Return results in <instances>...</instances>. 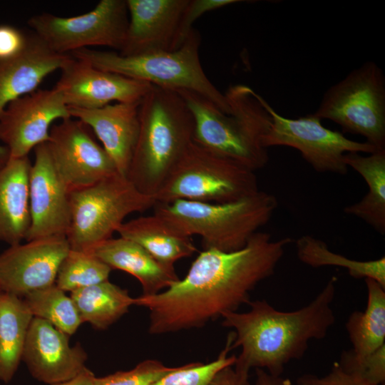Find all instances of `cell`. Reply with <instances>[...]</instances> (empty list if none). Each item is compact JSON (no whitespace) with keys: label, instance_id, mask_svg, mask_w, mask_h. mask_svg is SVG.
I'll list each match as a JSON object with an SVG mask.
<instances>
[{"label":"cell","instance_id":"cell-1","mask_svg":"<svg viewBox=\"0 0 385 385\" xmlns=\"http://www.w3.org/2000/svg\"><path fill=\"white\" fill-rule=\"evenodd\" d=\"M289 237L273 240L258 231L241 250H203L185 277L153 295L135 298L150 312L148 332L163 334L199 328L250 300V292L274 274Z\"/></svg>","mask_w":385,"mask_h":385},{"label":"cell","instance_id":"cell-2","mask_svg":"<svg viewBox=\"0 0 385 385\" xmlns=\"http://www.w3.org/2000/svg\"><path fill=\"white\" fill-rule=\"evenodd\" d=\"M337 282L332 277L309 304L294 311H280L257 299L247 304V312L222 315V325L233 330L232 348H241L234 366L282 376L287 364L303 357L310 341L324 339L334 324Z\"/></svg>","mask_w":385,"mask_h":385},{"label":"cell","instance_id":"cell-3","mask_svg":"<svg viewBox=\"0 0 385 385\" xmlns=\"http://www.w3.org/2000/svg\"><path fill=\"white\" fill-rule=\"evenodd\" d=\"M194 118L193 141L212 153L252 171L269 161L268 149L262 139L272 123L267 101L245 84L230 86L225 95L230 107L225 113L203 96L177 91Z\"/></svg>","mask_w":385,"mask_h":385},{"label":"cell","instance_id":"cell-4","mask_svg":"<svg viewBox=\"0 0 385 385\" xmlns=\"http://www.w3.org/2000/svg\"><path fill=\"white\" fill-rule=\"evenodd\" d=\"M194 118L184 98L153 86L139 106V131L126 177L153 197L181 160L194 136Z\"/></svg>","mask_w":385,"mask_h":385},{"label":"cell","instance_id":"cell-5","mask_svg":"<svg viewBox=\"0 0 385 385\" xmlns=\"http://www.w3.org/2000/svg\"><path fill=\"white\" fill-rule=\"evenodd\" d=\"M278 205L265 191L228 202L178 200L156 202L154 214L182 234L201 237L203 250L233 252L242 249L266 225Z\"/></svg>","mask_w":385,"mask_h":385},{"label":"cell","instance_id":"cell-6","mask_svg":"<svg viewBox=\"0 0 385 385\" xmlns=\"http://www.w3.org/2000/svg\"><path fill=\"white\" fill-rule=\"evenodd\" d=\"M200 36L192 29L178 49L137 56H123L114 51L82 48L70 54L89 62L100 70L120 74L153 86L175 91L199 94L225 113L230 107L205 74L200 58Z\"/></svg>","mask_w":385,"mask_h":385},{"label":"cell","instance_id":"cell-7","mask_svg":"<svg viewBox=\"0 0 385 385\" xmlns=\"http://www.w3.org/2000/svg\"><path fill=\"white\" fill-rule=\"evenodd\" d=\"M155 204L153 197L141 193L118 173L71 191V220L66 235L70 249L89 251L112 237L128 215Z\"/></svg>","mask_w":385,"mask_h":385},{"label":"cell","instance_id":"cell-8","mask_svg":"<svg viewBox=\"0 0 385 385\" xmlns=\"http://www.w3.org/2000/svg\"><path fill=\"white\" fill-rule=\"evenodd\" d=\"M258 190L255 172L216 155L193 141L155 199L161 203L178 200L228 202Z\"/></svg>","mask_w":385,"mask_h":385},{"label":"cell","instance_id":"cell-9","mask_svg":"<svg viewBox=\"0 0 385 385\" xmlns=\"http://www.w3.org/2000/svg\"><path fill=\"white\" fill-rule=\"evenodd\" d=\"M313 115L338 124L344 133L359 135L377 150H385V76L368 61L324 93Z\"/></svg>","mask_w":385,"mask_h":385},{"label":"cell","instance_id":"cell-10","mask_svg":"<svg viewBox=\"0 0 385 385\" xmlns=\"http://www.w3.org/2000/svg\"><path fill=\"white\" fill-rule=\"evenodd\" d=\"M126 0H101L86 14L61 17L49 13L32 16L28 24L53 51L70 54L88 46L121 50L128 26Z\"/></svg>","mask_w":385,"mask_h":385},{"label":"cell","instance_id":"cell-11","mask_svg":"<svg viewBox=\"0 0 385 385\" xmlns=\"http://www.w3.org/2000/svg\"><path fill=\"white\" fill-rule=\"evenodd\" d=\"M267 108L272 123L262 139V146L267 149L272 146L293 148L317 172L346 175L348 167L344 162V154H370L377 150L367 142L350 140L342 133L325 128L313 113L287 118L279 115L268 102Z\"/></svg>","mask_w":385,"mask_h":385},{"label":"cell","instance_id":"cell-12","mask_svg":"<svg viewBox=\"0 0 385 385\" xmlns=\"http://www.w3.org/2000/svg\"><path fill=\"white\" fill-rule=\"evenodd\" d=\"M47 145L56 169L70 192L118 173L110 155L93 138L92 130L78 119L71 117L53 125Z\"/></svg>","mask_w":385,"mask_h":385},{"label":"cell","instance_id":"cell-13","mask_svg":"<svg viewBox=\"0 0 385 385\" xmlns=\"http://www.w3.org/2000/svg\"><path fill=\"white\" fill-rule=\"evenodd\" d=\"M71 118L61 92L55 87L38 89L9 103L0 113V140L9 158L28 156L49 139L51 124Z\"/></svg>","mask_w":385,"mask_h":385},{"label":"cell","instance_id":"cell-14","mask_svg":"<svg viewBox=\"0 0 385 385\" xmlns=\"http://www.w3.org/2000/svg\"><path fill=\"white\" fill-rule=\"evenodd\" d=\"M10 245L0 254V287L23 298L53 285L70 250L66 237L55 236Z\"/></svg>","mask_w":385,"mask_h":385},{"label":"cell","instance_id":"cell-15","mask_svg":"<svg viewBox=\"0 0 385 385\" xmlns=\"http://www.w3.org/2000/svg\"><path fill=\"white\" fill-rule=\"evenodd\" d=\"M34 150L29 180L31 225L26 240L66 237L71 220L70 191L56 169L47 142Z\"/></svg>","mask_w":385,"mask_h":385},{"label":"cell","instance_id":"cell-16","mask_svg":"<svg viewBox=\"0 0 385 385\" xmlns=\"http://www.w3.org/2000/svg\"><path fill=\"white\" fill-rule=\"evenodd\" d=\"M54 86L68 107L95 109L118 103H139L152 85L120 74L100 70L89 62L71 58L61 69Z\"/></svg>","mask_w":385,"mask_h":385},{"label":"cell","instance_id":"cell-17","mask_svg":"<svg viewBox=\"0 0 385 385\" xmlns=\"http://www.w3.org/2000/svg\"><path fill=\"white\" fill-rule=\"evenodd\" d=\"M188 0H126L129 21L119 53L137 56L178 49Z\"/></svg>","mask_w":385,"mask_h":385},{"label":"cell","instance_id":"cell-18","mask_svg":"<svg viewBox=\"0 0 385 385\" xmlns=\"http://www.w3.org/2000/svg\"><path fill=\"white\" fill-rule=\"evenodd\" d=\"M69 337L47 321L33 318L22 361L35 379L48 385L61 383L86 367V352L80 343L70 346Z\"/></svg>","mask_w":385,"mask_h":385},{"label":"cell","instance_id":"cell-19","mask_svg":"<svg viewBox=\"0 0 385 385\" xmlns=\"http://www.w3.org/2000/svg\"><path fill=\"white\" fill-rule=\"evenodd\" d=\"M141 102V101H140ZM139 103H116L95 109L68 107L71 118L86 123L126 176L139 131Z\"/></svg>","mask_w":385,"mask_h":385},{"label":"cell","instance_id":"cell-20","mask_svg":"<svg viewBox=\"0 0 385 385\" xmlns=\"http://www.w3.org/2000/svg\"><path fill=\"white\" fill-rule=\"evenodd\" d=\"M71 58V54L53 51L33 31L27 33L23 50L0 60V113L11 101L37 90L47 76L61 70Z\"/></svg>","mask_w":385,"mask_h":385},{"label":"cell","instance_id":"cell-21","mask_svg":"<svg viewBox=\"0 0 385 385\" xmlns=\"http://www.w3.org/2000/svg\"><path fill=\"white\" fill-rule=\"evenodd\" d=\"M88 252L111 270H120L135 277L142 286V295L158 294L180 279L174 267L161 264L141 246L121 237H111Z\"/></svg>","mask_w":385,"mask_h":385},{"label":"cell","instance_id":"cell-22","mask_svg":"<svg viewBox=\"0 0 385 385\" xmlns=\"http://www.w3.org/2000/svg\"><path fill=\"white\" fill-rule=\"evenodd\" d=\"M28 156L9 158L0 168V242L10 245L26 240L30 225Z\"/></svg>","mask_w":385,"mask_h":385},{"label":"cell","instance_id":"cell-23","mask_svg":"<svg viewBox=\"0 0 385 385\" xmlns=\"http://www.w3.org/2000/svg\"><path fill=\"white\" fill-rule=\"evenodd\" d=\"M145 249L161 264L174 267L178 260L191 256L197 249L191 239L153 214L124 222L116 231Z\"/></svg>","mask_w":385,"mask_h":385},{"label":"cell","instance_id":"cell-24","mask_svg":"<svg viewBox=\"0 0 385 385\" xmlns=\"http://www.w3.org/2000/svg\"><path fill=\"white\" fill-rule=\"evenodd\" d=\"M344 162L356 171L368 185V192L359 202L344 208V212L364 220L377 232L385 234V150L369 155L348 153Z\"/></svg>","mask_w":385,"mask_h":385},{"label":"cell","instance_id":"cell-25","mask_svg":"<svg viewBox=\"0 0 385 385\" xmlns=\"http://www.w3.org/2000/svg\"><path fill=\"white\" fill-rule=\"evenodd\" d=\"M34 318L21 297L0 293V381L9 383L21 361Z\"/></svg>","mask_w":385,"mask_h":385},{"label":"cell","instance_id":"cell-26","mask_svg":"<svg viewBox=\"0 0 385 385\" xmlns=\"http://www.w3.org/2000/svg\"><path fill=\"white\" fill-rule=\"evenodd\" d=\"M82 322L95 329L105 330L135 305V298L127 289L108 280L75 290L70 293Z\"/></svg>","mask_w":385,"mask_h":385},{"label":"cell","instance_id":"cell-27","mask_svg":"<svg viewBox=\"0 0 385 385\" xmlns=\"http://www.w3.org/2000/svg\"><path fill=\"white\" fill-rule=\"evenodd\" d=\"M367 304L364 311H354L345 324L358 356H366L385 345V287L371 279H365Z\"/></svg>","mask_w":385,"mask_h":385},{"label":"cell","instance_id":"cell-28","mask_svg":"<svg viewBox=\"0 0 385 385\" xmlns=\"http://www.w3.org/2000/svg\"><path fill=\"white\" fill-rule=\"evenodd\" d=\"M295 246L297 258L309 267H339L354 279H371L385 287L384 256L368 261L351 260L333 252L325 242L309 235L299 237Z\"/></svg>","mask_w":385,"mask_h":385},{"label":"cell","instance_id":"cell-29","mask_svg":"<svg viewBox=\"0 0 385 385\" xmlns=\"http://www.w3.org/2000/svg\"><path fill=\"white\" fill-rule=\"evenodd\" d=\"M22 299L34 317L47 321L68 336L83 323L71 297L56 284L30 292Z\"/></svg>","mask_w":385,"mask_h":385},{"label":"cell","instance_id":"cell-30","mask_svg":"<svg viewBox=\"0 0 385 385\" xmlns=\"http://www.w3.org/2000/svg\"><path fill=\"white\" fill-rule=\"evenodd\" d=\"M111 268L88 251L69 250L58 268L56 285L64 292L108 280Z\"/></svg>","mask_w":385,"mask_h":385},{"label":"cell","instance_id":"cell-31","mask_svg":"<svg viewBox=\"0 0 385 385\" xmlns=\"http://www.w3.org/2000/svg\"><path fill=\"white\" fill-rule=\"evenodd\" d=\"M234 340L231 332L227 338L225 346L218 356L207 364L191 362L177 368L165 375L152 385H207L214 375L221 369L234 365L236 356H228Z\"/></svg>","mask_w":385,"mask_h":385},{"label":"cell","instance_id":"cell-32","mask_svg":"<svg viewBox=\"0 0 385 385\" xmlns=\"http://www.w3.org/2000/svg\"><path fill=\"white\" fill-rule=\"evenodd\" d=\"M337 362L344 371L366 384H385V345L366 356H358L351 349L343 351Z\"/></svg>","mask_w":385,"mask_h":385},{"label":"cell","instance_id":"cell-33","mask_svg":"<svg viewBox=\"0 0 385 385\" xmlns=\"http://www.w3.org/2000/svg\"><path fill=\"white\" fill-rule=\"evenodd\" d=\"M176 368L167 366L155 359H146L130 370L96 377L94 385H152Z\"/></svg>","mask_w":385,"mask_h":385},{"label":"cell","instance_id":"cell-34","mask_svg":"<svg viewBox=\"0 0 385 385\" xmlns=\"http://www.w3.org/2000/svg\"><path fill=\"white\" fill-rule=\"evenodd\" d=\"M242 1L240 0H188L180 24L181 36L183 41L186 40L193 29V23L204 14Z\"/></svg>","mask_w":385,"mask_h":385},{"label":"cell","instance_id":"cell-35","mask_svg":"<svg viewBox=\"0 0 385 385\" xmlns=\"http://www.w3.org/2000/svg\"><path fill=\"white\" fill-rule=\"evenodd\" d=\"M294 385H370L344 371L337 361L334 362L330 371L319 376L304 374L295 381Z\"/></svg>","mask_w":385,"mask_h":385},{"label":"cell","instance_id":"cell-36","mask_svg":"<svg viewBox=\"0 0 385 385\" xmlns=\"http://www.w3.org/2000/svg\"><path fill=\"white\" fill-rule=\"evenodd\" d=\"M27 40V33L9 24H0V60L12 58L20 53Z\"/></svg>","mask_w":385,"mask_h":385},{"label":"cell","instance_id":"cell-37","mask_svg":"<svg viewBox=\"0 0 385 385\" xmlns=\"http://www.w3.org/2000/svg\"><path fill=\"white\" fill-rule=\"evenodd\" d=\"M207 385H251V384L249 381V372L230 365L218 371Z\"/></svg>","mask_w":385,"mask_h":385},{"label":"cell","instance_id":"cell-38","mask_svg":"<svg viewBox=\"0 0 385 385\" xmlns=\"http://www.w3.org/2000/svg\"><path fill=\"white\" fill-rule=\"evenodd\" d=\"M255 385H292V381L282 376H274L262 369H255Z\"/></svg>","mask_w":385,"mask_h":385},{"label":"cell","instance_id":"cell-39","mask_svg":"<svg viewBox=\"0 0 385 385\" xmlns=\"http://www.w3.org/2000/svg\"><path fill=\"white\" fill-rule=\"evenodd\" d=\"M96 377L93 372L86 367L75 377L63 382L51 385H94Z\"/></svg>","mask_w":385,"mask_h":385},{"label":"cell","instance_id":"cell-40","mask_svg":"<svg viewBox=\"0 0 385 385\" xmlns=\"http://www.w3.org/2000/svg\"><path fill=\"white\" fill-rule=\"evenodd\" d=\"M9 160V152L8 148L0 145V168L3 167Z\"/></svg>","mask_w":385,"mask_h":385},{"label":"cell","instance_id":"cell-41","mask_svg":"<svg viewBox=\"0 0 385 385\" xmlns=\"http://www.w3.org/2000/svg\"><path fill=\"white\" fill-rule=\"evenodd\" d=\"M2 292L1 289V287H0V293Z\"/></svg>","mask_w":385,"mask_h":385}]
</instances>
